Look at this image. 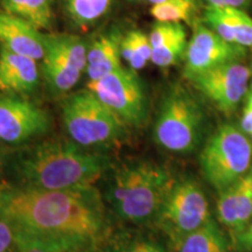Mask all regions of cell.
<instances>
[{
    "label": "cell",
    "mask_w": 252,
    "mask_h": 252,
    "mask_svg": "<svg viewBox=\"0 0 252 252\" xmlns=\"http://www.w3.org/2000/svg\"><path fill=\"white\" fill-rule=\"evenodd\" d=\"M156 220L160 228L178 245L186 236L210 220L207 196L196 182H175Z\"/></svg>",
    "instance_id": "7"
},
{
    "label": "cell",
    "mask_w": 252,
    "mask_h": 252,
    "mask_svg": "<svg viewBox=\"0 0 252 252\" xmlns=\"http://www.w3.org/2000/svg\"><path fill=\"white\" fill-rule=\"evenodd\" d=\"M45 36L24 19L0 12V43L15 54L40 61L45 56Z\"/></svg>",
    "instance_id": "13"
},
{
    "label": "cell",
    "mask_w": 252,
    "mask_h": 252,
    "mask_svg": "<svg viewBox=\"0 0 252 252\" xmlns=\"http://www.w3.org/2000/svg\"><path fill=\"white\" fill-rule=\"evenodd\" d=\"M245 48L222 39L208 26L196 27L186 49L185 75L193 78L226 63L238 62Z\"/></svg>",
    "instance_id": "11"
},
{
    "label": "cell",
    "mask_w": 252,
    "mask_h": 252,
    "mask_svg": "<svg viewBox=\"0 0 252 252\" xmlns=\"http://www.w3.org/2000/svg\"><path fill=\"white\" fill-rule=\"evenodd\" d=\"M187 45V33H185L175 37L174 40L169 41L166 45L152 49L151 61L160 68H168L174 65L185 56Z\"/></svg>",
    "instance_id": "25"
},
{
    "label": "cell",
    "mask_w": 252,
    "mask_h": 252,
    "mask_svg": "<svg viewBox=\"0 0 252 252\" xmlns=\"http://www.w3.org/2000/svg\"><path fill=\"white\" fill-rule=\"evenodd\" d=\"M251 70L239 62L220 65L190 81L220 112L230 115L247 96Z\"/></svg>",
    "instance_id": "10"
},
{
    "label": "cell",
    "mask_w": 252,
    "mask_h": 252,
    "mask_svg": "<svg viewBox=\"0 0 252 252\" xmlns=\"http://www.w3.org/2000/svg\"><path fill=\"white\" fill-rule=\"evenodd\" d=\"M13 247L15 252H67L72 249H81L65 242L30 234L20 229H14Z\"/></svg>",
    "instance_id": "22"
},
{
    "label": "cell",
    "mask_w": 252,
    "mask_h": 252,
    "mask_svg": "<svg viewBox=\"0 0 252 252\" xmlns=\"http://www.w3.org/2000/svg\"><path fill=\"white\" fill-rule=\"evenodd\" d=\"M178 248L179 252H230L228 238L212 219L186 236Z\"/></svg>",
    "instance_id": "17"
},
{
    "label": "cell",
    "mask_w": 252,
    "mask_h": 252,
    "mask_svg": "<svg viewBox=\"0 0 252 252\" xmlns=\"http://www.w3.org/2000/svg\"><path fill=\"white\" fill-rule=\"evenodd\" d=\"M87 88L96 94L125 124L139 125L147 111L146 94L140 78L132 69L122 67Z\"/></svg>",
    "instance_id": "9"
},
{
    "label": "cell",
    "mask_w": 252,
    "mask_h": 252,
    "mask_svg": "<svg viewBox=\"0 0 252 252\" xmlns=\"http://www.w3.org/2000/svg\"><path fill=\"white\" fill-rule=\"evenodd\" d=\"M207 6L214 7H238L242 8L248 4L249 0H204Z\"/></svg>",
    "instance_id": "30"
},
{
    "label": "cell",
    "mask_w": 252,
    "mask_h": 252,
    "mask_svg": "<svg viewBox=\"0 0 252 252\" xmlns=\"http://www.w3.org/2000/svg\"><path fill=\"white\" fill-rule=\"evenodd\" d=\"M0 4L4 12L24 19L37 30H47L52 25V0H0Z\"/></svg>",
    "instance_id": "18"
},
{
    "label": "cell",
    "mask_w": 252,
    "mask_h": 252,
    "mask_svg": "<svg viewBox=\"0 0 252 252\" xmlns=\"http://www.w3.org/2000/svg\"><path fill=\"white\" fill-rule=\"evenodd\" d=\"M37 61L0 47V90L8 94H28L39 84Z\"/></svg>",
    "instance_id": "14"
},
{
    "label": "cell",
    "mask_w": 252,
    "mask_h": 252,
    "mask_svg": "<svg viewBox=\"0 0 252 252\" xmlns=\"http://www.w3.org/2000/svg\"><path fill=\"white\" fill-rule=\"evenodd\" d=\"M245 99V105L243 109V116H242L241 127L245 134L250 137L252 133V84L249 88Z\"/></svg>",
    "instance_id": "28"
},
{
    "label": "cell",
    "mask_w": 252,
    "mask_h": 252,
    "mask_svg": "<svg viewBox=\"0 0 252 252\" xmlns=\"http://www.w3.org/2000/svg\"><path fill=\"white\" fill-rule=\"evenodd\" d=\"M45 42L42 72L47 86L54 94L68 93L86 71V41L70 34H49Z\"/></svg>",
    "instance_id": "8"
},
{
    "label": "cell",
    "mask_w": 252,
    "mask_h": 252,
    "mask_svg": "<svg viewBox=\"0 0 252 252\" xmlns=\"http://www.w3.org/2000/svg\"><path fill=\"white\" fill-rule=\"evenodd\" d=\"M235 206L237 213V234L247 228L252 216V173L242 176L234 184Z\"/></svg>",
    "instance_id": "24"
},
{
    "label": "cell",
    "mask_w": 252,
    "mask_h": 252,
    "mask_svg": "<svg viewBox=\"0 0 252 252\" xmlns=\"http://www.w3.org/2000/svg\"><path fill=\"white\" fill-rule=\"evenodd\" d=\"M102 244L103 252H166L165 247L158 241L130 231L108 236Z\"/></svg>",
    "instance_id": "20"
},
{
    "label": "cell",
    "mask_w": 252,
    "mask_h": 252,
    "mask_svg": "<svg viewBox=\"0 0 252 252\" xmlns=\"http://www.w3.org/2000/svg\"><path fill=\"white\" fill-rule=\"evenodd\" d=\"M45 110L18 96L0 97V141L23 144L45 134L49 128Z\"/></svg>",
    "instance_id": "12"
},
{
    "label": "cell",
    "mask_w": 252,
    "mask_h": 252,
    "mask_svg": "<svg viewBox=\"0 0 252 252\" xmlns=\"http://www.w3.org/2000/svg\"><path fill=\"white\" fill-rule=\"evenodd\" d=\"M174 184L169 172L157 163H126L112 172L106 201L122 220L140 224L157 219Z\"/></svg>",
    "instance_id": "3"
},
{
    "label": "cell",
    "mask_w": 252,
    "mask_h": 252,
    "mask_svg": "<svg viewBox=\"0 0 252 252\" xmlns=\"http://www.w3.org/2000/svg\"><path fill=\"white\" fill-rule=\"evenodd\" d=\"M251 74H252V65H251Z\"/></svg>",
    "instance_id": "33"
},
{
    "label": "cell",
    "mask_w": 252,
    "mask_h": 252,
    "mask_svg": "<svg viewBox=\"0 0 252 252\" xmlns=\"http://www.w3.org/2000/svg\"><path fill=\"white\" fill-rule=\"evenodd\" d=\"M131 1H147V2H151V4L154 5V4H159V2L163 1V0H131Z\"/></svg>",
    "instance_id": "31"
},
{
    "label": "cell",
    "mask_w": 252,
    "mask_h": 252,
    "mask_svg": "<svg viewBox=\"0 0 252 252\" xmlns=\"http://www.w3.org/2000/svg\"><path fill=\"white\" fill-rule=\"evenodd\" d=\"M204 20L207 26L228 42L252 47V18L238 7L207 6Z\"/></svg>",
    "instance_id": "15"
},
{
    "label": "cell",
    "mask_w": 252,
    "mask_h": 252,
    "mask_svg": "<svg viewBox=\"0 0 252 252\" xmlns=\"http://www.w3.org/2000/svg\"><path fill=\"white\" fill-rule=\"evenodd\" d=\"M203 113L196 100L181 88L163 99L154 124V139L169 152L187 154L198 147L202 135Z\"/></svg>",
    "instance_id": "6"
},
{
    "label": "cell",
    "mask_w": 252,
    "mask_h": 252,
    "mask_svg": "<svg viewBox=\"0 0 252 252\" xmlns=\"http://www.w3.org/2000/svg\"><path fill=\"white\" fill-rule=\"evenodd\" d=\"M122 58L128 63L132 70L143 69L151 61L152 46L149 35L141 31H131L121 40Z\"/></svg>",
    "instance_id": "19"
},
{
    "label": "cell",
    "mask_w": 252,
    "mask_h": 252,
    "mask_svg": "<svg viewBox=\"0 0 252 252\" xmlns=\"http://www.w3.org/2000/svg\"><path fill=\"white\" fill-rule=\"evenodd\" d=\"M14 244L13 226L0 219V252H8Z\"/></svg>",
    "instance_id": "27"
},
{
    "label": "cell",
    "mask_w": 252,
    "mask_h": 252,
    "mask_svg": "<svg viewBox=\"0 0 252 252\" xmlns=\"http://www.w3.org/2000/svg\"><path fill=\"white\" fill-rule=\"evenodd\" d=\"M67 252H91L90 249H72Z\"/></svg>",
    "instance_id": "32"
},
{
    "label": "cell",
    "mask_w": 252,
    "mask_h": 252,
    "mask_svg": "<svg viewBox=\"0 0 252 252\" xmlns=\"http://www.w3.org/2000/svg\"><path fill=\"white\" fill-rule=\"evenodd\" d=\"M237 245L241 250L252 251V224L237 235Z\"/></svg>",
    "instance_id": "29"
},
{
    "label": "cell",
    "mask_w": 252,
    "mask_h": 252,
    "mask_svg": "<svg viewBox=\"0 0 252 252\" xmlns=\"http://www.w3.org/2000/svg\"><path fill=\"white\" fill-rule=\"evenodd\" d=\"M94 186L47 190L0 182V219L13 229L91 249L109 236V220Z\"/></svg>",
    "instance_id": "1"
},
{
    "label": "cell",
    "mask_w": 252,
    "mask_h": 252,
    "mask_svg": "<svg viewBox=\"0 0 252 252\" xmlns=\"http://www.w3.org/2000/svg\"><path fill=\"white\" fill-rule=\"evenodd\" d=\"M194 0H163L151 7V15L161 23L188 21L194 12Z\"/></svg>",
    "instance_id": "23"
},
{
    "label": "cell",
    "mask_w": 252,
    "mask_h": 252,
    "mask_svg": "<svg viewBox=\"0 0 252 252\" xmlns=\"http://www.w3.org/2000/svg\"><path fill=\"white\" fill-rule=\"evenodd\" d=\"M252 160V143L235 125H222L200 154L203 175L219 193L247 174Z\"/></svg>",
    "instance_id": "5"
},
{
    "label": "cell",
    "mask_w": 252,
    "mask_h": 252,
    "mask_svg": "<svg viewBox=\"0 0 252 252\" xmlns=\"http://www.w3.org/2000/svg\"><path fill=\"white\" fill-rule=\"evenodd\" d=\"M217 215L219 220L225 228L237 234V213L235 206L234 185L220 193V197L217 200Z\"/></svg>",
    "instance_id": "26"
},
{
    "label": "cell",
    "mask_w": 252,
    "mask_h": 252,
    "mask_svg": "<svg viewBox=\"0 0 252 252\" xmlns=\"http://www.w3.org/2000/svg\"><path fill=\"white\" fill-rule=\"evenodd\" d=\"M121 37L106 34L97 37L88 47L86 72L90 81H97L121 69Z\"/></svg>",
    "instance_id": "16"
},
{
    "label": "cell",
    "mask_w": 252,
    "mask_h": 252,
    "mask_svg": "<svg viewBox=\"0 0 252 252\" xmlns=\"http://www.w3.org/2000/svg\"><path fill=\"white\" fill-rule=\"evenodd\" d=\"M62 116L72 141L87 149L118 140L125 131V123L88 88L65 98Z\"/></svg>",
    "instance_id": "4"
},
{
    "label": "cell",
    "mask_w": 252,
    "mask_h": 252,
    "mask_svg": "<svg viewBox=\"0 0 252 252\" xmlns=\"http://www.w3.org/2000/svg\"><path fill=\"white\" fill-rule=\"evenodd\" d=\"M111 4L112 0H65V9L77 26L87 27L108 13Z\"/></svg>",
    "instance_id": "21"
},
{
    "label": "cell",
    "mask_w": 252,
    "mask_h": 252,
    "mask_svg": "<svg viewBox=\"0 0 252 252\" xmlns=\"http://www.w3.org/2000/svg\"><path fill=\"white\" fill-rule=\"evenodd\" d=\"M110 159L65 140L37 145L19 160L21 185L47 190H67L94 186L109 171Z\"/></svg>",
    "instance_id": "2"
}]
</instances>
